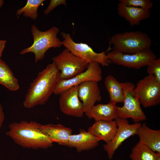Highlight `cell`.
<instances>
[{
    "mask_svg": "<svg viewBox=\"0 0 160 160\" xmlns=\"http://www.w3.org/2000/svg\"><path fill=\"white\" fill-rule=\"evenodd\" d=\"M102 71L100 64L95 62L88 63L86 70L74 77L67 80L60 79L53 93L60 95L63 91L73 86H78L86 81L98 82L102 80Z\"/></svg>",
    "mask_w": 160,
    "mask_h": 160,
    "instance_id": "30bf717a",
    "label": "cell"
},
{
    "mask_svg": "<svg viewBox=\"0 0 160 160\" xmlns=\"http://www.w3.org/2000/svg\"><path fill=\"white\" fill-rule=\"evenodd\" d=\"M7 41L5 40H0V59L2 55V52L5 47Z\"/></svg>",
    "mask_w": 160,
    "mask_h": 160,
    "instance_id": "83f0119b",
    "label": "cell"
},
{
    "mask_svg": "<svg viewBox=\"0 0 160 160\" xmlns=\"http://www.w3.org/2000/svg\"><path fill=\"white\" fill-rule=\"evenodd\" d=\"M107 55L111 63L137 69L147 66L156 58V55L150 49L132 54L113 49L107 53Z\"/></svg>",
    "mask_w": 160,
    "mask_h": 160,
    "instance_id": "ba28073f",
    "label": "cell"
},
{
    "mask_svg": "<svg viewBox=\"0 0 160 160\" xmlns=\"http://www.w3.org/2000/svg\"><path fill=\"white\" fill-rule=\"evenodd\" d=\"M4 4V1L3 0H0V8Z\"/></svg>",
    "mask_w": 160,
    "mask_h": 160,
    "instance_id": "f1b7e54d",
    "label": "cell"
},
{
    "mask_svg": "<svg viewBox=\"0 0 160 160\" xmlns=\"http://www.w3.org/2000/svg\"><path fill=\"white\" fill-rule=\"evenodd\" d=\"M5 117L2 105L0 103V128L2 127Z\"/></svg>",
    "mask_w": 160,
    "mask_h": 160,
    "instance_id": "4316f807",
    "label": "cell"
},
{
    "mask_svg": "<svg viewBox=\"0 0 160 160\" xmlns=\"http://www.w3.org/2000/svg\"><path fill=\"white\" fill-rule=\"evenodd\" d=\"M121 84L124 95V105L122 107L116 106V117L126 119L131 118L135 123L145 120L146 116L134 92L135 85L129 81L122 82Z\"/></svg>",
    "mask_w": 160,
    "mask_h": 160,
    "instance_id": "5b68a950",
    "label": "cell"
},
{
    "mask_svg": "<svg viewBox=\"0 0 160 160\" xmlns=\"http://www.w3.org/2000/svg\"><path fill=\"white\" fill-rule=\"evenodd\" d=\"M61 4L66 5L65 0H51L47 7L45 9L44 13L45 15H47L57 6Z\"/></svg>",
    "mask_w": 160,
    "mask_h": 160,
    "instance_id": "484cf974",
    "label": "cell"
},
{
    "mask_svg": "<svg viewBox=\"0 0 160 160\" xmlns=\"http://www.w3.org/2000/svg\"><path fill=\"white\" fill-rule=\"evenodd\" d=\"M40 129L41 132L52 143L67 146L72 130L61 124H41Z\"/></svg>",
    "mask_w": 160,
    "mask_h": 160,
    "instance_id": "5bb4252c",
    "label": "cell"
},
{
    "mask_svg": "<svg viewBox=\"0 0 160 160\" xmlns=\"http://www.w3.org/2000/svg\"><path fill=\"white\" fill-rule=\"evenodd\" d=\"M117 10L119 15L124 18L132 26L138 25L141 21L149 18L150 15V10L127 6L119 2Z\"/></svg>",
    "mask_w": 160,
    "mask_h": 160,
    "instance_id": "e0dca14e",
    "label": "cell"
},
{
    "mask_svg": "<svg viewBox=\"0 0 160 160\" xmlns=\"http://www.w3.org/2000/svg\"><path fill=\"white\" fill-rule=\"evenodd\" d=\"M147 66L148 75L154 76L156 80L160 83V58L154 59Z\"/></svg>",
    "mask_w": 160,
    "mask_h": 160,
    "instance_id": "d4e9b609",
    "label": "cell"
},
{
    "mask_svg": "<svg viewBox=\"0 0 160 160\" xmlns=\"http://www.w3.org/2000/svg\"><path fill=\"white\" fill-rule=\"evenodd\" d=\"M115 120L117 126L116 133L111 141L103 146L110 159H112L115 151L125 140L137 135L138 129L142 124L140 122L130 124L127 119L118 117Z\"/></svg>",
    "mask_w": 160,
    "mask_h": 160,
    "instance_id": "8fae6325",
    "label": "cell"
},
{
    "mask_svg": "<svg viewBox=\"0 0 160 160\" xmlns=\"http://www.w3.org/2000/svg\"><path fill=\"white\" fill-rule=\"evenodd\" d=\"M0 84L12 91H17L20 88L18 80L6 63L1 59H0Z\"/></svg>",
    "mask_w": 160,
    "mask_h": 160,
    "instance_id": "44dd1931",
    "label": "cell"
},
{
    "mask_svg": "<svg viewBox=\"0 0 160 160\" xmlns=\"http://www.w3.org/2000/svg\"><path fill=\"white\" fill-rule=\"evenodd\" d=\"M110 42L113 49L129 54L150 49L151 44V39L148 35L140 31L116 33L111 37Z\"/></svg>",
    "mask_w": 160,
    "mask_h": 160,
    "instance_id": "277c9868",
    "label": "cell"
},
{
    "mask_svg": "<svg viewBox=\"0 0 160 160\" xmlns=\"http://www.w3.org/2000/svg\"><path fill=\"white\" fill-rule=\"evenodd\" d=\"M59 103L61 111L65 115L82 117L85 113L83 104L78 94V86H73L60 95Z\"/></svg>",
    "mask_w": 160,
    "mask_h": 160,
    "instance_id": "7c38bea8",
    "label": "cell"
},
{
    "mask_svg": "<svg viewBox=\"0 0 160 160\" xmlns=\"http://www.w3.org/2000/svg\"><path fill=\"white\" fill-rule=\"evenodd\" d=\"M41 125L33 121L14 122L9 125L6 135L23 148L37 149L51 147L53 143L41 132Z\"/></svg>",
    "mask_w": 160,
    "mask_h": 160,
    "instance_id": "7a4b0ae2",
    "label": "cell"
},
{
    "mask_svg": "<svg viewBox=\"0 0 160 160\" xmlns=\"http://www.w3.org/2000/svg\"><path fill=\"white\" fill-rule=\"evenodd\" d=\"M104 84L109 93L111 103L116 105L118 103H123L124 95L121 83L110 75L106 77Z\"/></svg>",
    "mask_w": 160,
    "mask_h": 160,
    "instance_id": "ffe728a7",
    "label": "cell"
},
{
    "mask_svg": "<svg viewBox=\"0 0 160 160\" xmlns=\"http://www.w3.org/2000/svg\"><path fill=\"white\" fill-rule=\"evenodd\" d=\"M45 1L44 0H28L25 5L19 9L16 12V15L19 16L22 14L25 17L36 20L38 16V9L39 6Z\"/></svg>",
    "mask_w": 160,
    "mask_h": 160,
    "instance_id": "603a6c76",
    "label": "cell"
},
{
    "mask_svg": "<svg viewBox=\"0 0 160 160\" xmlns=\"http://www.w3.org/2000/svg\"><path fill=\"white\" fill-rule=\"evenodd\" d=\"M130 157L132 160H158L160 153L139 141L132 149Z\"/></svg>",
    "mask_w": 160,
    "mask_h": 160,
    "instance_id": "7402d4cb",
    "label": "cell"
},
{
    "mask_svg": "<svg viewBox=\"0 0 160 160\" xmlns=\"http://www.w3.org/2000/svg\"><path fill=\"white\" fill-rule=\"evenodd\" d=\"M79 133L71 135L67 146L75 148L78 152L89 150L97 147L100 140L89 131L80 129Z\"/></svg>",
    "mask_w": 160,
    "mask_h": 160,
    "instance_id": "9a60e30c",
    "label": "cell"
},
{
    "mask_svg": "<svg viewBox=\"0 0 160 160\" xmlns=\"http://www.w3.org/2000/svg\"><path fill=\"white\" fill-rule=\"evenodd\" d=\"M119 2L124 5L150 10L153 6L152 2L150 0H120Z\"/></svg>",
    "mask_w": 160,
    "mask_h": 160,
    "instance_id": "cb8c5ba5",
    "label": "cell"
},
{
    "mask_svg": "<svg viewBox=\"0 0 160 160\" xmlns=\"http://www.w3.org/2000/svg\"><path fill=\"white\" fill-rule=\"evenodd\" d=\"M116 106L110 102L94 105L85 113L88 118L94 119L95 121H112L116 118Z\"/></svg>",
    "mask_w": 160,
    "mask_h": 160,
    "instance_id": "d6986e66",
    "label": "cell"
},
{
    "mask_svg": "<svg viewBox=\"0 0 160 160\" xmlns=\"http://www.w3.org/2000/svg\"><path fill=\"white\" fill-rule=\"evenodd\" d=\"M158 160H160V158H159Z\"/></svg>",
    "mask_w": 160,
    "mask_h": 160,
    "instance_id": "f546056e",
    "label": "cell"
},
{
    "mask_svg": "<svg viewBox=\"0 0 160 160\" xmlns=\"http://www.w3.org/2000/svg\"><path fill=\"white\" fill-rule=\"evenodd\" d=\"M60 71L53 63L48 64L39 72L31 84L23 104L31 108L45 104L54 91L60 80Z\"/></svg>",
    "mask_w": 160,
    "mask_h": 160,
    "instance_id": "6da1fadb",
    "label": "cell"
},
{
    "mask_svg": "<svg viewBox=\"0 0 160 160\" xmlns=\"http://www.w3.org/2000/svg\"><path fill=\"white\" fill-rule=\"evenodd\" d=\"M139 142L154 152L160 153V130L151 129L145 123L139 128L137 134Z\"/></svg>",
    "mask_w": 160,
    "mask_h": 160,
    "instance_id": "ac0fdd59",
    "label": "cell"
},
{
    "mask_svg": "<svg viewBox=\"0 0 160 160\" xmlns=\"http://www.w3.org/2000/svg\"><path fill=\"white\" fill-rule=\"evenodd\" d=\"M61 35L63 39V45L65 48L88 63L95 62L103 66L107 67L111 63L106 53V51L96 52L86 43L74 42L69 33L63 32Z\"/></svg>",
    "mask_w": 160,
    "mask_h": 160,
    "instance_id": "52a82bcc",
    "label": "cell"
},
{
    "mask_svg": "<svg viewBox=\"0 0 160 160\" xmlns=\"http://www.w3.org/2000/svg\"><path fill=\"white\" fill-rule=\"evenodd\" d=\"M117 130L116 120L95 121L89 128L88 131L100 141L102 140L108 143L113 138Z\"/></svg>",
    "mask_w": 160,
    "mask_h": 160,
    "instance_id": "2e32d148",
    "label": "cell"
},
{
    "mask_svg": "<svg viewBox=\"0 0 160 160\" xmlns=\"http://www.w3.org/2000/svg\"><path fill=\"white\" fill-rule=\"evenodd\" d=\"M134 92L140 104L144 108L154 106L160 103V83L153 75H148L139 81Z\"/></svg>",
    "mask_w": 160,
    "mask_h": 160,
    "instance_id": "9c48e42d",
    "label": "cell"
},
{
    "mask_svg": "<svg viewBox=\"0 0 160 160\" xmlns=\"http://www.w3.org/2000/svg\"><path fill=\"white\" fill-rule=\"evenodd\" d=\"M53 63L60 71V79L67 80L81 73L88 63L65 48L52 58Z\"/></svg>",
    "mask_w": 160,
    "mask_h": 160,
    "instance_id": "8992f818",
    "label": "cell"
},
{
    "mask_svg": "<svg viewBox=\"0 0 160 160\" xmlns=\"http://www.w3.org/2000/svg\"><path fill=\"white\" fill-rule=\"evenodd\" d=\"M78 94L85 113L102 99L100 90L98 82L96 81H86L79 85Z\"/></svg>",
    "mask_w": 160,
    "mask_h": 160,
    "instance_id": "4fadbf2b",
    "label": "cell"
},
{
    "mask_svg": "<svg viewBox=\"0 0 160 160\" xmlns=\"http://www.w3.org/2000/svg\"><path fill=\"white\" fill-rule=\"evenodd\" d=\"M59 31V28L53 26L47 31H41L35 25H33L31 33L33 43L31 46L22 50L20 54L24 55L32 52L35 55L36 63L42 60L48 49L51 48H60L63 45V41L57 37Z\"/></svg>",
    "mask_w": 160,
    "mask_h": 160,
    "instance_id": "3957f363",
    "label": "cell"
}]
</instances>
